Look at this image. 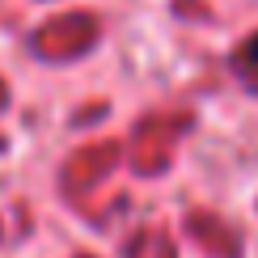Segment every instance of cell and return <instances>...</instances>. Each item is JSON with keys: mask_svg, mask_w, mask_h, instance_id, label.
<instances>
[{"mask_svg": "<svg viewBox=\"0 0 258 258\" xmlns=\"http://www.w3.org/2000/svg\"><path fill=\"white\" fill-rule=\"evenodd\" d=\"M245 59H254V63H258V38L245 42Z\"/></svg>", "mask_w": 258, "mask_h": 258, "instance_id": "cell-1", "label": "cell"}]
</instances>
